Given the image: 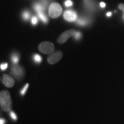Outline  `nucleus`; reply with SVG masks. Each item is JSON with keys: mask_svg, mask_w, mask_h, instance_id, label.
<instances>
[{"mask_svg": "<svg viewBox=\"0 0 124 124\" xmlns=\"http://www.w3.org/2000/svg\"><path fill=\"white\" fill-rule=\"evenodd\" d=\"M34 9L37 13H40V12H43L44 10V7L42 4H36L34 5Z\"/></svg>", "mask_w": 124, "mask_h": 124, "instance_id": "nucleus-10", "label": "nucleus"}, {"mask_svg": "<svg viewBox=\"0 0 124 124\" xmlns=\"http://www.w3.org/2000/svg\"><path fill=\"white\" fill-rule=\"evenodd\" d=\"M118 8L121 10L123 12V18L124 19V4H120L118 5Z\"/></svg>", "mask_w": 124, "mask_h": 124, "instance_id": "nucleus-20", "label": "nucleus"}, {"mask_svg": "<svg viewBox=\"0 0 124 124\" xmlns=\"http://www.w3.org/2000/svg\"><path fill=\"white\" fill-rule=\"evenodd\" d=\"M88 23H89V21L85 18H79L77 20V24L80 25H85Z\"/></svg>", "mask_w": 124, "mask_h": 124, "instance_id": "nucleus-11", "label": "nucleus"}, {"mask_svg": "<svg viewBox=\"0 0 124 124\" xmlns=\"http://www.w3.org/2000/svg\"><path fill=\"white\" fill-rule=\"evenodd\" d=\"M11 74L16 79H21L25 75L24 68L18 65L13 64L11 67Z\"/></svg>", "mask_w": 124, "mask_h": 124, "instance_id": "nucleus-4", "label": "nucleus"}, {"mask_svg": "<svg viewBox=\"0 0 124 124\" xmlns=\"http://www.w3.org/2000/svg\"><path fill=\"white\" fill-rule=\"evenodd\" d=\"M62 56H63V54L61 51H56V52L52 53L48 57L47 61L49 64H55L61 59Z\"/></svg>", "mask_w": 124, "mask_h": 124, "instance_id": "nucleus-6", "label": "nucleus"}, {"mask_svg": "<svg viewBox=\"0 0 124 124\" xmlns=\"http://www.w3.org/2000/svg\"><path fill=\"white\" fill-rule=\"evenodd\" d=\"M72 5V1H70V0H67V1H66V2H65V5H66L67 7H71Z\"/></svg>", "mask_w": 124, "mask_h": 124, "instance_id": "nucleus-21", "label": "nucleus"}, {"mask_svg": "<svg viewBox=\"0 0 124 124\" xmlns=\"http://www.w3.org/2000/svg\"><path fill=\"white\" fill-rule=\"evenodd\" d=\"M20 60V56L18 54L13 53L11 56V60L13 64H17Z\"/></svg>", "mask_w": 124, "mask_h": 124, "instance_id": "nucleus-9", "label": "nucleus"}, {"mask_svg": "<svg viewBox=\"0 0 124 124\" xmlns=\"http://www.w3.org/2000/svg\"><path fill=\"white\" fill-rule=\"evenodd\" d=\"M76 32L77 31L74 30V29H69V30L65 31L58 38V43H60V44L64 43L66 41H67V40H68V39L69 38H70L71 36H73Z\"/></svg>", "mask_w": 124, "mask_h": 124, "instance_id": "nucleus-5", "label": "nucleus"}, {"mask_svg": "<svg viewBox=\"0 0 124 124\" xmlns=\"http://www.w3.org/2000/svg\"><path fill=\"white\" fill-rule=\"evenodd\" d=\"M38 16L39 17V18L41 19L44 23H47L48 22V18L46 17V16L44 15L43 12H40V13H39Z\"/></svg>", "mask_w": 124, "mask_h": 124, "instance_id": "nucleus-13", "label": "nucleus"}, {"mask_svg": "<svg viewBox=\"0 0 124 124\" xmlns=\"http://www.w3.org/2000/svg\"><path fill=\"white\" fill-rule=\"evenodd\" d=\"M22 16H23V18H24L25 20H28L31 16L30 13L28 11H24L23 12Z\"/></svg>", "mask_w": 124, "mask_h": 124, "instance_id": "nucleus-15", "label": "nucleus"}, {"mask_svg": "<svg viewBox=\"0 0 124 124\" xmlns=\"http://www.w3.org/2000/svg\"><path fill=\"white\" fill-rule=\"evenodd\" d=\"M62 10H63V9H62V8L59 4L54 2L51 4L49 7V16L51 18H57L61 15Z\"/></svg>", "mask_w": 124, "mask_h": 124, "instance_id": "nucleus-2", "label": "nucleus"}, {"mask_svg": "<svg viewBox=\"0 0 124 124\" xmlns=\"http://www.w3.org/2000/svg\"><path fill=\"white\" fill-rule=\"evenodd\" d=\"M100 6L101 8H105V3L103 2H102L100 3Z\"/></svg>", "mask_w": 124, "mask_h": 124, "instance_id": "nucleus-23", "label": "nucleus"}, {"mask_svg": "<svg viewBox=\"0 0 124 124\" xmlns=\"http://www.w3.org/2000/svg\"><path fill=\"white\" fill-rule=\"evenodd\" d=\"M74 39H75L76 40H78L81 39L82 33H80V32H76L74 34Z\"/></svg>", "mask_w": 124, "mask_h": 124, "instance_id": "nucleus-16", "label": "nucleus"}, {"mask_svg": "<svg viewBox=\"0 0 124 124\" xmlns=\"http://www.w3.org/2000/svg\"><path fill=\"white\" fill-rule=\"evenodd\" d=\"M63 17L66 21H69V22H73L77 20V15L74 10H67L64 12L63 14Z\"/></svg>", "mask_w": 124, "mask_h": 124, "instance_id": "nucleus-7", "label": "nucleus"}, {"mask_svg": "<svg viewBox=\"0 0 124 124\" xmlns=\"http://www.w3.org/2000/svg\"><path fill=\"white\" fill-rule=\"evenodd\" d=\"M33 60L36 63H40L42 61V58L39 54H35L33 56Z\"/></svg>", "mask_w": 124, "mask_h": 124, "instance_id": "nucleus-12", "label": "nucleus"}, {"mask_svg": "<svg viewBox=\"0 0 124 124\" xmlns=\"http://www.w3.org/2000/svg\"><path fill=\"white\" fill-rule=\"evenodd\" d=\"M10 117H11V118L13 120L16 121L17 120V115L15 114L14 111H10Z\"/></svg>", "mask_w": 124, "mask_h": 124, "instance_id": "nucleus-17", "label": "nucleus"}, {"mask_svg": "<svg viewBox=\"0 0 124 124\" xmlns=\"http://www.w3.org/2000/svg\"><path fill=\"white\" fill-rule=\"evenodd\" d=\"M107 16H108V17H110V16L111 15V12H108V13H107Z\"/></svg>", "mask_w": 124, "mask_h": 124, "instance_id": "nucleus-24", "label": "nucleus"}, {"mask_svg": "<svg viewBox=\"0 0 124 124\" xmlns=\"http://www.w3.org/2000/svg\"><path fill=\"white\" fill-rule=\"evenodd\" d=\"M38 22V20L37 17H33L32 18V20H31V23H32V24L33 25H36Z\"/></svg>", "mask_w": 124, "mask_h": 124, "instance_id": "nucleus-18", "label": "nucleus"}, {"mask_svg": "<svg viewBox=\"0 0 124 124\" xmlns=\"http://www.w3.org/2000/svg\"><path fill=\"white\" fill-rule=\"evenodd\" d=\"M6 123V121L4 118H1L0 120V124H5Z\"/></svg>", "mask_w": 124, "mask_h": 124, "instance_id": "nucleus-22", "label": "nucleus"}, {"mask_svg": "<svg viewBox=\"0 0 124 124\" xmlns=\"http://www.w3.org/2000/svg\"><path fill=\"white\" fill-rule=\"evenodd\" d=\"M0 105L4 111H10L12 108V99L8 91L3 90L0 93Z\"/></svg>", "mask_w": 124, "mask_h": 124, "instance_id": "nucleus-1", "label": "nucleus"}, {"mask_svg": "<svg viewBox=\"0 0 124 124\" xmlns=\"http://www.w3.org/2000/svg\"><path fill=\"white\" fill-rule=\"evenodd\" d=\"M2 82L4 85L7 87H12L15 85V80L13 78L9 75L5 74L2 78Z\"/></svg>", "mask_w": 124, "mask_h": 124, "instance_id": "nucleus-8", "label": "nucleus"}, {"mask_svg": "<svg viewBox=\"0 0 124 124\" xmlns=\"http://www.w3.org/2000/svg\"><path fill=\"white\" fill-rule=\"evenodd\" d=\"M39 50L44 54H51L55 50V46L50 41H43L39 46Z\"/></svg>", "mask_w": 124, "mask_h": 124, "instance_id": "nucleus-3", "label": "nucleus"}, {"mask_svg": "<svg viewBox=\"0 0 124 124\" xmlns=\"http://www.w3.org/2000/svg\"><path fill=\"white\" fill-rule=\"evenodd\" d=\"M8 63H3V64H1V69L2 70H5L8 68Z\"/></svg>", "mask_w": 124, "mask_h": 124, "instance_id": "nucleus-19", "label": "nucleus"}, {"mask_svg": "<svg viewBox=\"0 0 124 124\" xmlns=\"http://www.w3.org/2000/svg\"><path fill=\"white\" fill-rule=\"evenodd\" d=\"M28 86H29V84L28 83H27V84L23 87V89H21V91H20V94H21V95H24L25 94V93L27 92L28 90Z\"/></svg>", "mask_w": 124, "mask_h": 124, "instance_id": "nucleus-14", "label": "nucleus"}]
</instances>
